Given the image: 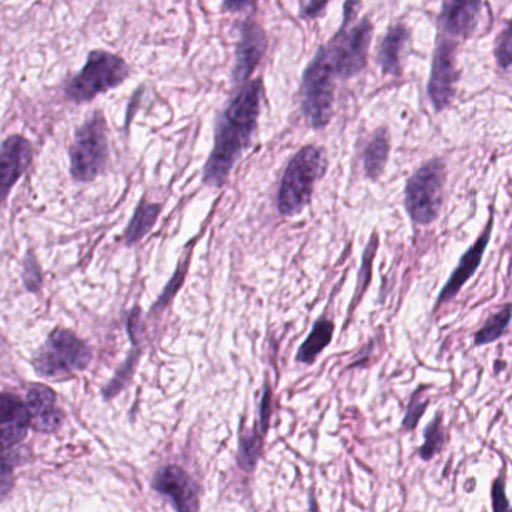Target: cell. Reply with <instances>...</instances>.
<instances>
[{"label":"cell","mask_w":512,"mask_h":512,"mask_svg":"<svg viewBox=\"0 0 512 512\" xmlns=\"http://www.w3.org/2000/svg\"><path fill=\"white\" fill-rule=\"evenodd\" d=\"M262 78L240 86L216 123L215 147L204 167L206 185L221 188L245 149H248L261 114Z\"/></svg>","instance_id":"obj_1"},{"label":"cell","mask_w":512,"mask_h":512,"mask_svg":"<svg viewBox=\"0 0 512 512\" xmlns=\"http://www.w3.org/2000/svg\"><path fill=\"white\" fill-rule=\"evenodd\" d=\"M360 9L361 0H346L339 29L322 45L334 74L342 80L357 77L369 59L373 23L369 17L358 18Z\"/></svg>","instance_id":"obj_2"},{"label":"cell","mask_w":512,"mask_h":512,"mask_svg":"<svg viewBox=\"0 0 512 512\" xmlns=\"http://www.w3.org/2000/svg\"><path fill=\"white\" fill-rule=\"evenodd\" d=\"M448 165L442 156L424 162L409 177L405 186V209L411 221L420 227L435 224L445 204Z\"/></svg>","instance_id":"obj_3"},{"label":"cell","mask_w":512,"mask_h":512,"mask_svg":"<svg viewBox=\"0 0 512 512\" xmlns=\"http://www.w3.org/2000/svg\"><path fill=\"white\" fill-rule=\"evenodd\" d=\"M327 170V158L319 147L306 146L298 150L280 182L277 209L283 216H294L303 212L312 200L316 182Z\"/></svg>","instance_id":"obj_4"},{"label":"cell","mask_w":512,"mask_h":512,"mask_svg":"<svg viewBox=\"0 0 512 512\" xmlns=\"http://www.w3.org/2000/svg\"><path fill=\"white\" fill-rule=\"evenodd\" d=\"M129 75L131 68L122 56L107 50H92L86 65L66 84V98L75 104L90 102L101 93L122 86Z\"/></svg>","instance_id":"obj_5"},{"label":"cell","mask_w":512,"mask_h":512,"mask_svg":"<svg viewBox=\"0 0 512 512\" xmlns=\"http://www.w3.org/2000/svg\"><path fill=\"white\" fill-rule=\"evenodd\" d=\"M336 80L321 45L301 78V110L312 128L324 129L333 119Z\"/></svg>","instance_id":"obj_6"},{"label":"cell","mask_w":512,"mask_h":512,"mask_svg":"<svg viewBox=\"0 0 512 512\" xmlns=\"http://www.w3.org/2000/svg\"><path fill=\"white\" fill-rule=\"evenodd\" d=\"M92 349L72 331L56 328L33 358V367L44 378H65L86 369Z\"/></svg>","instance_id":"obj_7"},{"label":"cell","mask_w":512,"mask_h":512,"mask_svg":"<svg viewBox=\"0 0 512 512\" xmlns=\"http://www.w3.org/2000/svg\"><path fill=\"white\" fill-rule=\"evenodd\" d=\"M71 174L78 182H92L108 161V126L102 111H95L75 132L71 146Z\"/></svg>","instance_id":"obj_8"},{"label":"cell","mask_w":512,"mask_h":512,"mask_svg":"<svg viewBox=\"0 0 512 512\" xmlns=\"http://www.w3.org/2000/svg\"><path fill=\"white\" fill-rule=\"evenodd\" d=\"M457 47L459 45L453 39L438 36L427 84V95L436 113L447 110L456 98L460 78V71L457 68Z\"/></svg>","instance_id":"obj_9"},{"label":"cell","mask_w":512,"mask_h":512,"mask_svg":"<svg viewBox=\"0 0 512 512\" xmlns=\"http://www.w3.org/2000/svg\"><path fill=\"white\" fill-rule=\"evenodd\" d=\"M493 230H495V206L490 207L489 219H487L480 236L469 246L468 251L460 256L459 262L451 271L445 285L442 286L441 292L436 298L435 306H433V313L445 304H450L451 301L456 300L462 292L463 286L477 274L478 268L483 264L484 255L489 249L490 242H492Z\"/></svg>","instance_id":"obj_10"},{"label":"cell","mask_w":512,"mask_h":512,"mask_svg":"<svg viewBox=\"0 0 512 512\" xmlns=\"http://www.w3.org/2000/svg\"><path fill=\"white\" fill-rule=\"evenodd\" d=\"M268 47L267 33L254 17L243 20L239 26V41L234 53L233 81L237 86L248 83Z\"/></svg>","instance_id":"obj_11"},{"label":"cell","mask_w":512,"mask_h":512,"mask_svg":"<svg viewBox=\"0 0 512 512\" xmlns=\"http://www.w3.org/2000/svg\"><path fill=\"white\" fill-rule=\"evenodd\" d=\"M153 489L170 501L176 512L200 511V495L194 478L179 466H165L153 478Z\"/></svg>","instance_id":"obj_12"},{"label":"cell","mask_w":512,"mask_h":512,"mask_svg":"<svg viewBox=\"0 0 512 512\" xmlns=\"http://www.w3.org/2000/svg\"><path fill=\"white\" fill-rule=\"evenodd\" d=\"M483 0H444L438 17L439 35L468 39L474 35L483 14Z\"/></svg>","instance_id":"obj_13"},{"label":"cell","mask_w":512,"mask_h":512,"mask_svg":"<svg viewBox=\"0 0 512 512\" xmlns=\"http://www.w3.org/2000/svg\"><path fill=\"white\" fill-rule=\"evenodd\" d=\"M33 147L27 138L12 135L0 146V204L6 200L15 183L29 168Z\"/></svg>","instance_id":"obj_14"},{"label":"cell","mask_w":512,"mask_h":512,"mask_svg":"<svg viewBox=\"0 0 512 512\" xmlns=\"http://www.w3.org/2000/svg\"><path fill=\"white\" fill-rule=\"evenodd\" d=\"M30 426L27 405L14 394H0V453L23 441Z\"/></svg>","instance_id":"obj_15"},{"label":"cell","mask_w":512,"mask_h":512,"mask_svg":"<svg viewBox=\"0 0 512 512\" xmlns=\"http://www.w3.org/2000/svg\"><path fill=\"white\" fill-rule=\"evenodd\" d=\"M56 393L45 385L36 384L27 393L30 423L38 432H53L62 424L63 414L56 405Z\"/></svg>","instance_id":"obj_16"},{"label":"cell","mask_w":512,"mask_h":512,"mask_svg":"<svg viewBox=\"0 0 512 512\" xmlns=\"http://www.w3.org/2000/svg\"><path fill=\"white\" fill-rule=\"evenodd\" d=\"M411 38V30L403 23L394 24L385 33L378 48V63L384 75H402V51Z\"/></svg>","instance_id":"obj_17"},{"label":"cell","mask_w":512,"mask_h":512,"mask_svg":"<svg viewBox=\"0 0 512 512\" xmlns=\"http://www.w3.org/2000/svg\"><path fill=\"white\" fill-rule=\"evenodd\" d=\"M390 150V132L387 128L376 129L364 150V173L370 180H378L384 174Z\"/></svg>","instance_id":"obj_18"},{"label":"cell","mask_w":512,"mask_h":512,"mask_svg":"<svg viewBox=\"0 0 512 512\" xmlns=\"http://www.w3.org/2000/svg\"><path fill=\"white\" fill-rule=\"evenodd\" d=\"M512 322V303H505L501 309L489 316L472 336L475 348L493 345L507 333Z\"/></svg>","instance_id":"obj_19"},{"label":"cell","mask_w":512,"mask_h":512,"mask_svg":"<svg viewBox=\"0 0 512 512\" xmlns=\"http://www.w3.org/2000/svg\"><path fill=\"white\" fill-rule=\"evenodd\" d=\"M161 206L159 204L147 203L141 201L129 222L128 228L125 231V242L128 246L137 245L138 242L144 239L158 221L161 215Z\"/></svg>","instance_id":"obj_20"},{"label":"cell","mask_w":512,"mask_h":512,"mask_svg":"<svg viewBox=\"0 0 512 512\" xmlns=\"http://www.w3.org/2000/svg\"><path fill=\"white\" fill-rule=\"evenodd\" d=\"M333 334V321L321 319V321L316 322L309 336H307L303 345L298 349L297 360L303 364H313V361L319 357V354L330 345Z\"/></svg>","instance_id":"obj_21"},{"label":"cell","mask_w":512,"mask_h":512,"mask_svg":"<svg viewBox=\"0 0 512 512\" xmlns=\"http://www.w3.org/2000/svg\"><path fill=\"white\" fill-rule=\"evenodd\" d=\"M447 441V432L444 426V412L438 411L433 420L424 429V444L418 448V456L424 462H430L438 456Z\"/></svg>","instance_id":"obj_22"},{"label":"cell","mask_w":512,"mask_h":512,"mask_svg":"<svg viewBox=\"0 0 512 512\" xmlns=\"http://www.w3.org/2000/svg\"><path fill=\"white\" fill-rule=\"evenodd\" d=\"M262 438L258 433H242L240 436L239 459L245 471H254L259 457H261Z\"/></svg>","instance_id":"obj_23"},{"label":"cell","mask_w":512,"mask_h":512,"mask_svg":"<svg viewBox=\"0 0 512 512\" xmlns=\"http://www.w3.org/2000/svg\"><path fill=\"white\" fill-rule=\"evenodd\" d=\"M427 390V387H420L415 390V393L412 394L411 399H409L408 408H406L405 418H403L402 429L406 430V432H412L415 430V427L420 423L421 418H423L424 412L427 411V406H429V399L423 396L424 391Z\"/></svg>","instance_id":"obj_24"},{"label":"cell","mask_w":512,"mask_h":512,"mask_svg":"<svg viewBox=\"0 0 512 512\" xmlns=\"http://www.w3.org/2000/svg\"><path fill=\"white\" fill-rule=\"evenodd\" d=\"M376 251H378V234L373 233L370 237L369 245H367L366 251L363 254V265H361L360 276H358V288L357 295H355L354 304L360 301L363 297L364 291L370 283V277H372V265L373 259H375Z\"/></svg>","instance_id":"obj_25"},{"label":"cell","mask_w":512,"mask_h":512,"mask_svg":"<svg viewBox=\"0 0 512 512\" xmlns=\"http://www.w3.org/2000/svg\"><path fill=\"white\" fill-rule=\"evenodd\" d=\"M495 57L499 68L508 69L512 66V18L505 23L496 38Z\"/></svg>","instance_id":"obj_26"},{"label":"cell","mask_w":512,"mask_h":512,"mask_svg":"<svg viewBox=\"0 0 512 512\" xmlns=\"http://www.w3.org/2000/svg\"><path fill=\"white\" fill-rule=\"evenodd\" d=\"M490 496H492L493 512H512L510 499L507 495V468L505 466L493 480Z\"/></svg>","instance_id":"obj_27"},{"label":"cell","mask_w":512,"mask_h":512,"mask_svg":"<svg viewBox=\"0 0 512 512\" xmlns=\"http://www.w3.org/2000/svg\"><path fill=\"white\" fill-rule=\"evenodd\" d=\"M137 358L138 354L135 351L129 355L128 360H126V363L123 364V367L120 369V372L117 373L116 378L111 381V384L108 385L107 390H105V396H116V394L119 393L123 387H125L126 382L131 379L132 373H134L135 364H137Z\"/></svg>","instance_id":"obj_28"},{"label":"cell","mask_w":512,"mask_h":512,"mask_svg":"<svg viewBox=\"0 0 512 512\" xmlns=\"http://www.w3.org/2000/svg\"><path fill=\"white\" fill-rule=\"evenodd\" d=\"M186 268H188V265H185V268H177L176 274H174L173 279H171L170 283H168L167 288H165L164 294H162V297L159 298L158 301H156L155 307H153V309L164 310L165 307L168 306V303H170L171 298H173L174 295H176V292L179 291L180 285H182L183 279H185Z\"/></svg>","instance_id":"obj_29"},{"label":"cell","mask_w":512,"mask_h":512,"mask_svg":"<svg viewBox=\"0 0 512 512\" xmlns=\"http://www.w3.org/2000/svg\"><path fill=\"white\" fill-rule=\"evenodd\" d=\"M330 0H300V17L304 20H315L324 15Z\"/></svg>","instance_id":"obj_30"},{"label":"cell","mask_w":512,"mask_h":512,"mask_svg":"<svg viewBox=\"0 0 512 512\" xmlns=\"http://www.w3.org/2000/svg\"><path fill=\"white\" fill-rule=\"evenodd\" d=\"M24 283L30 291H38L41 286V274H39V267L36 264V259L32 255L27 256L24 262Z\"/></svg>","instance_id":"obj_31"},{"label":"cell","mask_w":512,"mask_h":512,"mask_svg":"<svg viewBox=\"0 0 512 512\" xmlns=\"http://www.w3.org/2000/svg\"><path fill=\"white\" fill-rule=\"evenodd\" d=\"M14 484V471L12 465L5 457H0V501L6 498L9 490L12 489Z\"/></svg>","instance_id":"obj_32"},{"label":"cell","mask_w":512,"mask_h":512,"mask_svg":"<svg viewBox=\"0 0 512 512\" xmlns=\"http://www.w3.org/2000/svg\"><path fill=\"white\" fill-rule=\"evenodd\" d=\"M271 415V391L270 388H265L264 396L261 400V408H259V424H261V433L268 430Z\"/></svg>","instance_id":"obj_33"},{"label":"cell","mask_w":512,"mask_h":512,"mask_svg":"<svg viewBox=\"0 0 512 512\" xmlns=\"http://www.w3.org/2000/svg\"><path fill=\"white\" fill-rule=\"evenodd\" d=\"M128 331L129 336H131L132 342H140L141 316L140 309H138V307H135L134 312H132L131 316H129Z\"/></svg>","instance_id":"obj_34"},{"label":"cell","mask_w":512,"mask_h":512,"mask_svg":"<svg viewBox=\"0 0 512 512\" xmlns=\"http://www.w3.org/2000/svg\"><path fill=\"white\" fill-rule=\"evenodd\" d=\"M255 3V0H222V9L225 12H240Z\"/></svg>","instance_id":"obj_35"}]
</instances>
